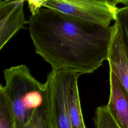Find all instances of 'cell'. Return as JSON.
Returning <instances> with one entry per match:
<instances>
[{
  "instance_id": "4fadbf2b",
  "label": "cell",
  "mask_w": 128,
  "mask_h": 128,
  "mask_svg": "<svg viewBox=\"0 0 128 128\" xmlns=\"http://www.w3.org/2000/svg\"><path fill=\"white\" fill-rule=\"evenodd\" d=\"M44 0H27L28 7L32 13V16L36 14L41 8H43Z\"/></svg>"
},
{
  "instance_id": "30bf717a",
  "label": "cell",
  "mask_w": 128,
  "mask_h": 128,
  "mask_svg": "<svg viewBox=\"0 0 128 128\" xmlns=\"http://www.w3.org/2000/svg\"><path fill=\"white\" fill-rule=\"evenodd\" d=\"M94 122V128H120L106 105L96 108Z\"/></svg>"
},
{
  "instance_id": "9c48e42d",
  "label": "cell",
  "mask_w": 128,
  "mask_h": 128,
  "mask_svg": "<svg viewBox=\"0 0 128 128\" xmlns=\"http://www.w3.org/2000/svg\"><path fill=\"white\" fill-rule=\"evenodd\" d=\"M78 80L74 82L72 90L70 106V118L74 128H86L81 108Z\"/></svg>"
},
{
  "instance_id": "7c38bea8",
  "label": "cell",
  "mask_w": 128,
  "mask_h": 128,
  "mask_svg": "<svg viewBox=\"0 0 128 128\" xmlns=\"http://www.w3.org/2000/svg\"><path fill=\"white\" fill-rule=\"evenodd\" d=\"M0 128H14L2 84L0 86Z\"/></svg>"
},
{
  "instance_id": "8992f818",
  "label": "cell",
  "mask_w": 128,
  "mask_h": 128,
  "mask_svg": "<svg viewBox=\"0 0 128 128\" xmlns=\"http://www.w3.org/2000/svg\"><path fill=\"white\" fill-rule=\"evenodd\" d=\"M107 60L110 70L114 74L128 94V52L120 26L116 20L112 25V34Z\"/></svg>"
},
{
  "instance_id": "52a82bcc",
  "label": "cell",
  "mask_w": 128,
  "mask_h": 128,
  "mask_svg": "<svg viewBox=\"0 0 128 128\" xmlns=\"http://www.w3.org/2000/svg\"><path fill=\"white\" fill-rule=\"evenodd\" d=\"M110 96L106 104L120 128H128V94L122 85L110 70Z\"/></svg>"
},
{
  "instance_id": "6da1fadb",
  "label": "cell",
  "mask_w": 128,
  "mask_h": 128,
  "mask_svg": "<svg viewBox=\"0 0 128 128\" xmlns=\"http://www.w3.org/2000/svg\"><path fill=\"white\" fill-rule=\"evenodd\" d=\"M36 52L52 70L93 73L108 60L112 26H104L42 8L28 20Z\"/></svg>"
},
{
  "instance_id": "8fae6325",
  "label": "cell",
  "mask_w": 128,
  "mask_h": 128,
  "mask_svg": "<svg viewBox=\"0 0 128 128\" xmlns=\"http://www.w3.org/2000/svg\"><path fill=\"white\" fill-rule=\"evenodd\" d=\"M124 6L118 8L116 11V21L120 26L124 42L128 52V0H119Z\"/></svg>"
},
{
  "instance_id": "ba28073f",
  "label": "cell",
  "mask_w": 128,
  "mask_h": 128,
  "mask_svg": "<svg viewBox=\"0 0 128 128\" xmlns=\"http://www.w3.org/2000/svg\"><path fill=\"white\" fill-rule=\"evenodd\" d=\"M48 114V90L46 88L42 104L35 109L28 122L20 128H50Z\"/></svg>"
},
{
  "instance_id": "277c9868",
  "label": "cell",
  "mask_w": 128,
  "mask_h": 128,
  "mask_svg": "<svg viewBox=\"0 0 128 128\" xmlns=\"http://www.w3.org/2000/svg\"><path fill=\"white\" fill-rule=\"evenodd\" d=\"M118 3V0H44L43 8L108 26L116 20Z\"/></svg>"
},
{
  "instance_id": "5b68a950",
  "label": "cell",
  "mask_w": 128,
  "mask_h": 128,
  "mask_svg": "<svg viewBox=\"0 0 128 128\" xmlns=\"http://www.w3.org/2000/svg\"><path fill=\"white\" fill-rule=\"evenodd\" d=\"M25 0H0V50L28 24L24 15Z\"/></svg>"
},
{
  "instance_id": "7a4b0ae2",
  "label": "cell",
  "mask_w": 128,
  "mask_h": 128,
  "mask_svg": "<svg viewBox=\"0 0 128 128\" xmlns=\"http://www.w3.org/2000/svg\"><path fill=\"white\" fill-rule=\"evenodd\" d=\"M6 84L3 89L14 128H20L30 119L33 111L44 100L46 84H42L24 64L12 66L3 72Z\"/></svg>"
},
{
  "instance_id": "3957f363",
  "label": "cell",
  "mask_w": 128,
  "mask_h": 128,
  "mask_svg": "<svg viewBox=\"0 0 128 128\" xmlns=\"http://www.w3.org/2000/svg\"><path fill=\"white\" fill-rule=\"evenodd\" d=\"M82 74L73 70H52L47 74L48 114L52 128H74L70 106L74 82Z\"/></svg>"
},
{
  "instance_id": "5bb4252c",
  "label": "cell",
  "mask_w": 128,
  "mask_h": 128,
  "mask_svg": "<svg viewBox=\"0 0 128 128\" xmlns=\"http://www.w3.org/2000/svg\"><path fill=\"white\" fill-rule=\"evenodd\" d=\"M50 128H51V126H50Z\"/></svg>"
}]
</instances>
